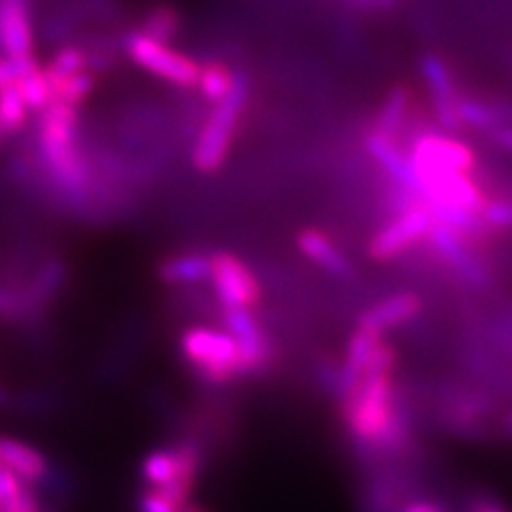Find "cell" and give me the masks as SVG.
<instances>
[{
    "instance_id": "24",
    "label": "cell",
    "mask_w": 512,
    "mask_h": 512,
    "mask_svg": "<svg viewBox=\"0 0 512 512\" xmlns=\"http://www.w3.org/2000/svg\"><path fill=\"white\" fill-rule=\"evenodd\" d=\"M182 24L180 13L175 11L171 5H156L146 15H143V22L139 32L146 37H152L156 41L169 43L175 35H178Z\"/></svg>"
},
{
    "instance_id": "35",
    "label": "cell",
    "mask_w": 512,
    "mask_h": 512,
    "mask_svg": "<svg viewBox=\"0 0 512 512\" xmlns=\"http://www.w3.org/2000/svg\"><path fill=\"white\" fill-rule=\"evenodd\" d=\"M504 434L508 440H512V410L504 416Z\"/></svg>"
},
{
    "instance_id": "11",
    "label": "cell",
    "mask_w": 512,
    "mask_h": 512,
    "mask_svg": "<svg viewBox=\"0 0 512 512\" xmlns=\"http://www.w3.org/2000/svg\"><path fill=\"white\" fill-rule=\"evenodd\" d=\"M224 325L233 335L239 355H242L244 376H254L263 372L271 361V344L265 331L261 329L259 320L248 308H224Z\"/></svg>"
},
{
    "instance_id": "8",
    "label": "cell",
    "mask_w": 512,
    "mask_h": 512,
    "mask_svg": "<svg viewBox=\"0 0 512 512\" xmlns=\"http://www.w3.org/2000/svg\"><path fill=\"white\" fill-rule=\"evenodd\" d=\"M210 280L222 308L252 310L261 301V284L252 269L231 252H216L212 256Z\"/></svg>"
},
{
    "instance_id": "10",
    "label": "cell",
    "mask_w": 512,
    "mask_h": 512,
    "mask_svg": "<svg viewBox=\"0 0 512 512\" xmlns=\"http://www.w3.org/2000/svg\"><path fill=\"white\" fill-rule=\"evenodd\" d=\"M431 214L425 203L410 207L408 212L397 214L393 222L382 227L370 242V256L376 261H391L395 256L404 254L429 231Z\"/></svg>"
},
{
    "instance_id": "18",
    "label": "cell",
    "mask_w": 512,
    "mask_h": 512,
    "mask_svg": "<svg viewBox=\"0 0 512 512\" xmlns=\"http://www.w3.org/2000/svg\"><path fill=\"white\" fill-rule=\"evenodd\" d=\"M461 126H472L478 131H495L500 126L512 124V105L474 99V96H461L459 101Z\"/></svg>"
},
{
    "instance_id": "2",
    "label": "cell",
    "mask_w": 512,
    "mask_h": 512,
    "mask_svg": "<svg viewBox=\"0 0 512 512\" xmlns=\"http://www.w3.org/2000/svg\"><path fill=\"white\" fill-rule=\"evenodd\" d=\"M75 137L77 107L52 101L41 111L39 150L43 165L64 197L82 201L88 188V171Z\"/></svg>"
},
{
    "instance_id": "14",
    "label": "cell",
    "mask_w": 512,
    "mask_h": 512,
    "mask_svg": "<svg viewBox=\"0 0 512 512\" xmlns=\"http://www.w3.org/2000/svg\"><path fill=\"white\" fill-rule=\"evenodd\" d=\"M365 146H367V152L376 158V163L391 175L395 186H402L419 195V184H416L410 154H406L402 148H399L395 137H389L372 128L365 137Z\"/></svg>"
},
{
    "instance_id": "39",
    "label": "cell",
    "mask_w": 512,
    "mask_h": 512,
    "mask_svg": "<svg viewBox=\"0 0 512 512\" xmlns=\"http://www.w3.org/2000/svg\"><path fill=\"white\" fill-rule=\"evenodd\" d=\"M0 135H3V133H0Z\"/></svg>"
},
{
    "instance_id": "32",
    "label": "cell",
    "mask_w": 512,
    "mask_h": 512,
    "mask_svg": "<svg viewBox=\"0 0 512 512\" xmlns=\"http://www.w3.org/2000/svg\"><path fill=\"white\" fill-rule=\"evenodd\" d=\"M470 512H506V508L495 502L493 498H485V495H480L472 504H470Z\"/></svg>"
},
{
    "instance_id": "12",
    "label": "cell",
    "mask_w": 512,
    "mask_h": 512,
    "mask_svg": "<svg viewBox=\"0 0 512 512\" xmlns=\"http://www.w3.org/2000/svg\"><path fill=\"white\" fill-rule=\"evenodd\" d=\"M0 50L13 60L35 58L30 0H0Z\"/></svg>"
},
{
    "instance_id": "19",
    "label": "cell",
    "mask_w": 512,
    "mask_h": 512,
    "mask_svg": "<svg viewBox=\"0 0 512 512\" xmlns=\"http://www.w3.org/2000/svg\"><path fill=\"white\" fill-rule=\"evenodd\" d=\"M212 256L203 252H184L165 259L158 267V276L167 284H199L210 278Z\"/></svg>"
},
{
    "instance_id": "16",
    "label": "cell",
    "mask_w": 512,
    "mask_h": 512,
    "mask_svg": "<svg viewBox=\"0 0 512 512\" xmlns=\"http://www.w3.org/2000/svg\"><path fill=\"white\" fill-rule=\"evenodd\" d=\"M0 466H5L15 476L22 478L26 485L41 483L50 472V463H47L41 451L9 436H0Z\"/></svg>"
},
{
    "instance_id": "38",
    "label": "cell",
    "mask_w": 512,
    "mask_h": 512,
    "mask_svg": "<svg viewBox=\"0 0 512 512\" xmlns=\"http://www.w3.org/2000/svg\"><path fill=\"white\" fill-rule=\"evenodd\" d=\"M182 512H203V510H201V508H195V506H190V504H188V506H186V508H184Z\"/></svg>"
},
{
    "instance_id": "21",
    "label": "cell",
    "mask_w": 512,
    "mask_h": 512,
    "mask_svg": "<svg viewBox=\"0 0 512 512\" xmlns=\"http://www.w3.org/2000/svg\"><path fill=\"white\" fill-rule=\"evenodd\" d=\"M408 111H410V90L406 86H395L389 92L387 101H384L374 128L384 135L397 139L399 131H402L408 120Z\"/></svg>"
},
{
    "instance_id": "28",
    "label": "cell",
    "mask_w": 512,
    "mask_h": 512,
    "mask_svg": "<svg viewBox=\"0 0 512 512\" xmlns=\"http://www.w3.org/2000/svg\"><path fill=\"white\" fill-rule=\"evenodd\" d=\"M483 220L489 229H512V197L487 201Z\"/></svg>"
},
{
    "instance_id": "17",
    "label": "cell",
    "mask_w": 512,
    "mask_h": 512,
    "mask_svg": "<svg viewBox=\"0 0 512 512\" xmlns=\"http://www.w3.org/2000/svg\"><path fill=\"white\" fill-rule=\"evenodd\" d=\"M299 250L308 256L312 263L329 271L331 276L350 278L352 265L344 256V252L331 242V237L318 229H303L297 235Z\"/></svg>"
},
{
    "instance_id": "37",
    "label": "cell",
    "mask_w": 512,
    "mask_h": 512,
    "mask_svg": "<svg viewBox=\"0 0 512 512\" xmlns=\"http://www.w3.org/2000/svg\"><path fill=\"white\" fill-rule=\"evenodd\" d=\"M5 404H7V393L3 387H0V406H5Z\"/></svg>"
},
{
    "instance_id": "31",
    "label": "cell",
    "mask_w": 512,
    "mask_h": 512,
    "mask_svg": "<svg viewBox=\"0 0 512 512\" xmlns=\"http://www.w3.org/2000/svg\"><path fill=\"white\" fill-rule=\"evenodd\" d=\"M491 139L495 146H500L502 150L512 154V124L495 128V131H491Z\"/></svg>"
},
{
    "instance_id": "6",
    "label": "cell",
    "mask_w": 512,
    "mask_h": 512,
    "mask_svg": "<svg viewBox=\"0 0 512 512\" xmlns=\"http://www.w3.org/2000/svg\"><path fill=\"white\" fill-rule=\"evenodd\" d=\"M124 47L126 54L131 56L137 67L152 73L154 77L165 79V82L182 88L197 86L201 64L175 52L167 43L146 37L143 32L135 30L124 39Z\"/></svg>"
},
{
    "instance_id": "22",
    "label": "cell",
    "mask_w": 512,
    "mask_h": 512,
    "mask_svg": "<svg viewBox=\"0 0 512 512\" xmlns=\"http://www.w3.org/2000/svg\"><path fill=\"white\" fill-rule=\"evenodd\" d=\"M15 88H18V92L22 94L26 107L32 109V111H43L47 105L54 101L50 77L45 75V71L39 67V64L30 67L18 79V82H15Z\"/></svg>"
},
{
    "instance_id": "34",
    "label": "cell",
    "mask_w": 512,
    "mask_h": 512,
    "mask_svg": "<svg viewBox=\"0 0 512 512\" xmlns=\"http://www.w3.org/2000/svg\"><path fill=\"white\" fill-rule=\"evenodd\" d=\"M352 5L359 7L361 11H370V9H376V3H374V0H352Z\"/></svg>"
},
{
    "instance_id": "20",
    "label": "cell",
    "mask_w": 512,
    "mask_h": 512,
    "mask_svg": "<svg viewBox=\"0 0 512 512\" xmlns=\"http://www.w3.org/2000/svg\"><path fill=\"white\" fill-rule=\"evenodd\" d=\"M67 280V269L60 259H47L39 269L35 278L26 284V291L30 297L32 308L39 310L45 308L47 303L54 299V295L64 286Z\"/></svg>"
},
{
    "instance_id": "13",
    "label": "cell",
    "mask_w": 512,
    "mask_h": 512,
    "mask_svg": "<svg viewBox=\"0 0 512 512\" xmlns=\"http://www.w3.org/2000/svg\"><path fill=\"white\" fill-rule=\"evenodd\" d=\"M421 71L425 82L431 92V101H434L436 118L446 128V131H459V101L461 94L455 88L453 75L448 71L446 62L434 54H429L421 60Z\"/></svg>"
},
{
    "instance_id": "25",
    "label": "cell",
    "mask_w": 512,
    "mask_h": 512,
    "mask_svg": "<svg viewBox=\"0 0 512 512\" xmlns=\"http://www.w3.org/2000/svg\"><path fill=\"white\" fill-rule=\"evenodd\" d=\"M86 69H88V54L82 50V47L64 45L62 50L54 54V58L43 71L47 77H50V82H56V79L84 73Z\"/></svg>"
},
{
    "instance_id": "1",
    "label": "cell",
    "mask_w": 512,
    "mask_h": 512,
    "mask_svg": "<svg viewBox=\"0 0 512 512\" xmlns=\"http://www.w3.org/2000/svg\"><path fill=\"white\" fill-rule=\"evenodd\" d=\"M393 367L395 350L380 342L357 387L340 397L342 421L352 438L361 444L393 446L406 436V425L395 408Z\"/></svg>"
},
{
    "instance_id": "15",
    "label": "cell",
    "mask_w": 512,
    "mask_h": 512,
    "mask_svg": "<svg viewBox=\"0 0 512 512\" xmlns=\"http://www.w3.org/2000/svg\"><path fill=\"white\" fill-rule=\"evenodd\" d=\"M421 308H423V301L419 295L397 293L382 299L374 308L363 312L359 318V327L382 335L384 331L408 323V320H412L421 312Z\"/></svg>"
},
{
    "instance_id": "23",
    "label": "cell",
    "mask_w": 512,
    "mask_h": 512,
    "mask_svg": "<svg viewBox=\"0 0 512 512\" xmlns=\"http://www.w3.org/2000/svg\"><path fill=\"white\" fill-rule=\"evenodd\" d=\"M235 82V73L224 67L218 60H210L201 64L199 79H197V88L205 101L218 103L227 96L233 88Z\"/></svg>"
},
{
    "instance_id": "7",
    "label": "cell",
    "mask_w": 512,
    "mask_h": 512,
    "mask_svg": "<svg viewBox=\"0 0 512 512\" xmlns=\"http://www.w3.org/2000/svg\"><path fill=\"white\" fill-rule=\"evenodd\" d=\"M410 163L416 175V184L440 178L448 173H470L476 167L474 152L453 137L423 133L414 139Z\"/></svg>"
},
{
    "instance_id": "36",
    "label": "cell",
    "mask_w": 512,
    "mask_h": 512,
    "mask_svg": "<svg viewBox=\"0 0 512 512\" xmlns=\"http://www.w3.org/2000/svg\"><path fill=\"white\" fill-rule=\"evenodd\" d=\"M374 3H376V9H384V11H389V9H393L395 0H374Z\"/></svg>"
},
{
    "instance_id": "30",
    "label": "cell",
    "mask_w": 512,
    "mask_h": 512,
    "mask_svg": "<svg viewBox=\"0 0 512 512\" xmlns=\"http://www.w3.org/2000/svg\"><path fill=\"white\" fill-rule=\"evenodd\" d=\"M24 489H28V485L22 478L15 476L5 466H0V506H5L7 502L18 498Z\"/></svg>"
},
{
    "instance_id": "5",
    "label": "cell",
    "mask_w": 512,
    "mask_h": 512,
    "mask_svg": "<svg viewBox=\"0 0 512 512\" xmlns=\"http://www.w3.org/2000/svg\"><path fill=\"white\" fill-rule=\"evenodd\" d=\"M201 470V451L190 442L156 448L141 461V476L150 489H156L178 506L186 508L190 491Z\"/></svg>"
},
{
    "instance_id": "26",
    "label": "cell",
    "mask_w": 512,
    "mask_h": 512,
    "mask_svg": "<svg viewBox=\"0 0 512 512\" xmlns=\"http://www.w3.org/2000/svg\"><path fill=\"white\" fill-rule=\"evenodd\" d=\"M28 107L18 88L7 86L0 90V133H15L26 124Z\"/></svg>"
},
{
    "instance_id": "9",
    "label": "cell",
    "mask_w": 512,
    "mask_h": 512,
    "mask_svg": "<svg viewBox=\"0 0 512 512\" xmlns=\"http://www.w3.org/2000/svg\"><path fill=\"white\" fill-rule=\"evenodd\" d=\"M427 242L436 250L440 259L451 265L461 280L470 286H487L491 282V271L483 259H478L470 242L459 231H455L448 224L431 220L427 231Z\"/></svg>"
},
{
    "instance_id": "3",
    "label": "cell",
    "mask_w": 512,
    "mask_h": 512,
    "mask_svg": "<svg viewBox=\"0 0 512 512\" xmlns=\"http://www.w3.org/2000/svg\"><path fill=\"white\" fill-rule=\"evenodd\" d=\"M248 90L246 75L235 73L231 92L222 101L214 103V109L210 111L197 137L195 148H192V165L197 171L216 173L227 160L235 128L248 101Z\"/></svg>"
},
{
    "instance_id": "27",
    "label": "cell",
    "mask_w": 512,
    "mask_h": 512,
    "mask_svg": "<svg viewBox=\"0 0 512 512\" xmlns=\"http://www.w3.org/2000/svg\"><path fill=\"white\" fill-rule=\"evenodd\" d=\"M50 84H52V92H54V101L67 103L73 107L82 105L96 86L94 77L88 71L64 77V79H56V82H50Z\"/></svg>"
},
{
    "instance_id": "4",
    "label": "cell",
    "mask_w": 512,
    "mask_h": 512,
    "mask_svg": "<svg viewBox=\"0 0 512 512\" xmlns=\"http://www.w3.org/2000/svg\"><path fill=\"white\" fill-rule=\"evenodd\" d=\"M180 346L188 365L205 382L227 384L244 378L242 355H239V346L229 331L190 327L182 333Z\"/></svg>"
},
{
    "instance_id": "33",
    "label": "cell",
    "mask_w": 512,
    "mask_h": 512,
    "mask_svg": "<svg viewBox=\"0 0 512 512\" xmlns=\"http://www.w3.org/2000/svg\"><path fill=\"white\" fill-rule=\"evenodd\" d=\"M402 512H446V510L436 502H412Z\"/></svg>"
},
{
    "instance_id": "29",
    "label": "cell",
    "mask_w": 512,
    "mask_h": 512,
    "mask_svg": "<svg viewBox=\"0 0 512 512\" xmlns=\"http://www.w3.org/2000/svg\"><path fill=\"white\" fill-rule=\"evenodd\" d=\"M137 508H139V512H182L184 510L182 506L169 500L167 495H163L156 489H150V487L143 491Z\"/></svg>"
}]
</instances>
